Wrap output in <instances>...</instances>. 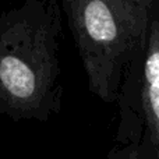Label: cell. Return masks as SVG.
Wrapping results in <instances>:
<instances>
[{"mask_svg":"<svg viewBox=\"0 0 159 159\" xmlns=\"http://www.w3.org/2000/svg\"><path fill=\"white\" fill-rule=\"evenodd\" d=\"M135 2H138V3H141V4H144V6H147V7H148V6L151 4L154 0H135Z\"/></svg>","mask_w":159,"mask_h":159,"instance_id":"5b68a950","label":"cell"},{"mask_svg":"<svg viewBox=\"0 0 159 159\" xmlns=\"http://www.w3.org/2000/svg\"><path fill=\"white\" fill-rule=\"evenodd\" d=\"M91 93L112 103L126 69L145 49L148 7L135 0H61Z\"/></svg>","mask_w":159,"mask_h":159,"instance_id":"7a4b0ae2","label":"cell"},{"mask_svg":"<svg viewBox=\"0 0 159 159\" xmlns=\"http://www.w3.org/2000/svg\"><path fill=\"white\" fill-rule=\"evenodd\" d=\"M59 0H24L0 13V113L48 121L61 110Z\"/></svg>","mask_w":159,"mask_h":159,"instance_id":"6da1fadb","label":"cell"},{"mask_svg":"<svg viewBox=\"0 0 159 159\" xmlns=\"http://www.w3.org/2000/svg\"><path fill=\"white\" fill-rule=\"evenodd\" d=\"M105 159H148L141 140H131L120 147H115Z\"/></svg>","mask_w":159,"mask_h":159,"instance_id":"277c9868","label":"cell"},{"mask_svg":"<svg viewBox=\"0 0 159 159\" xmlns=\"http://www.w3.org/2000/svg\"><path fill=\"white\" fill-rule=\"evenodd\" d=\"M141 112L144 137L141 140L148 159H159V21L152 20L143 53Z\"/></svg>","mask_w":159,"mask_h":159,"instance_id":"3957f363","label":"cell"}]
</instances>
